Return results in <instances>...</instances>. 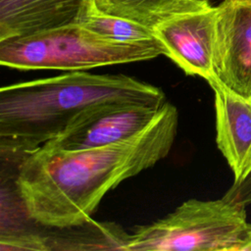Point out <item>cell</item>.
<instances>
[{"instance_id": "cell-1", "label": "cell", "mask_w": 251, "mask_h": 251, "mask_svg": "<svg viewBox=\"0 0 251 251\" xmlns=\"http://www.w3.org/2000/svg\"><path fill=\"white\" fill-rule=\"evenodd\" d=\"M177 124L176 108L165 102L155 121L128 139L80 150L44 144L26 154L15 185L28 218L53 228L89 222L108 191L167 157Z\"/></svg>"}, {"instance_id": "cell-2", "label": "cell", "mask_w": 251, "mask_h": 251, "mask_svg": "<svg viewBox=\"0 0 251 251\" xmlns=\"http://www.w3.org/2000/svg\"><path fill=\"white\" fill-rule=\"evenodd\" d=\"M116 101L160 108L166 95L160 87L126 75L82 71L2 86L1 155L19 164L56 137L84 109Z\"/></svg>"}, {"instance_id": "cell-3", "label": "cell", "mask_w": 251, "mask_h": 251, "mask_svg": "<svg viewBox=\"0 0 251 251\" xmlns=\"http://www.w3.org/2000/svg\"><path fill=\"white\" fill-rule=\"evenodd\" d=\"M160 55H166V49L157 38L119 42L80 24L0 40V64L22 71H83L145 61Z\"/></svg>"}, {"instance_id": "cell-4", "label": "cell", "mask_w": 251, "mask_h": 251, "mask_svg": "<svg viewBox=\"0 0 251 251\" xmlns=\"http://www.w3.org/2000/svg\"><path fill=\"white\" fill-rule=\"evenodd\" d=\"M245 206L224 197L189 199L174 212L127 235L125 251H249Z\"/></svg>"}, {"instance_id": "cell-5", "label": "cell", "mask_w": 251, "mask_h": 251, "mask_svg": "<svg viewBox=\"0 0 251 251\" xmlns=\"http://www.w3.org/2000/svg\"><path fill=\"white\" fill-rule=\"evenodd\" d=\"M161 108L129 102H105L77 114L46 145L65 150L89 149L128 139L151 125Z\"/></svg>"}, {"instance_id": "cell-6", "label": "cell", "mask_w": 251, "mask_h": 251, "mask_svg": "<svg viewBox=\"0 0 251 251\" xmlns=\"http://www.w3.org/2000/svg\"><path fill=\"white\" fill-rule=\"evenodd\" d=\"M217 7L175 16L154 28L155 37L169 57L188 75H199L207 81L215 78Z\"/></svg>"}, {"instance_id": "cell-7", "label": "cell", "mask_w": 251, "mask_h": 251, "mask_svg": "<svg viewBox=\"0 0 251 251\" xmlns=\"http://www.w3.org/2000/svg\"><path fill=\"white\" fill-rule=\"evenodd\" d=\"M215 78L251 97V3L224 0L217 6Z\"/></svg>"}, {"instance_id": "cell-8", "label": "cell", "mask_w": 251, "mask_h": 251, "mask_svg": "<svg viewBox=\"0 0 251 251\" xmlns=\"http://www.w3.org/2000/svg\"><path fill=\"white\" fill-rule=\"evenodd\" d=\"M214 91L216 142L239 181L251 172V101L216 78L208 81Z\"/></svg>"}, {"instance_id": "cell-9", "label": "cell", "mask_w": 251, "mask_h": 251, "mask_svg": "<svg viewBox=\"0 0 251 251\" xmlns=\"http://www.w3.org/2000/svg\"><path fill=\"white\" fill-rule=\"evenodd\" d=\"M93 0H0V40L80 24Z\"/></svg>"}, {"instance_id": "cell-10", "label": "cell", "mask_w": 251, "mask_h": 251, "mask_svg": "<svg viewBox=\"0 0 251 251\" xmlns=\"http://www.w3.org/2000/svg\"><path fill=\"white\" fill-rule=\"evenodd\" d=\"M96 12L154 28L163 22L210 6L208 0H93Z\"/></svg>"}, {"instance_id": "cell-11", "label": "cell", "mask_w": 251, "mask_h": 251, "mask_svg": "<svg viewBox=\"0 0 251 251\" xmlns=\"http://www.w3.org/2000/svg\"><path fill=\"white\" fill-rule=\"evenodd\" d=\"M80 25L103 37L119 42H137L156 38L152 28L95 10Z\"/></svg>"}, {"instance_id": "cell-12", "label": "cell", "mask_w": 251, "mask_h": 251, "mask_svg": "<svg viewBox=\"0 0 251 251\" xmlns=\"http://www.w3.org/2000/svg\"><path fill=\"white\" fill-rule=\"evenodd\" d=\"M225 199L243 206L251 205V172L243 179L233 181L232 185L223 196Z\"/></svg>"}, {"instance_id": "cell-13", "label": "cell", "mask_w": 251, "mask_h": 251, "mask_svg": "<svg viewBox=\"0 0 251 251\" xmlns=\"http://www.w3.org/2000/svg\"><path fill=\"white\" fill-rule=\"evenodd\" d=\"M230 1H239V2H249V3H251V0H230Z\"/></svg>"}, {"instance_id": "cell-14", "label": "cell", "mask_w": 251, "mask_h": 251, "mask_svg": "<svg viewBox=\"0 0 251 251\" xmlns=\"http://www.w3.org/2000/svg\"><path fill=\"white\" fill-rule=\"evenodd\" d=\"M249 251H251V245H250V249H249Z\"/></svg>"}, {"instance_id": "cell-15", "label": "cell", "mask_w": 251, "mask_h": 251, "mask_svg": "<svg viewBox=\"0 0 251 251\" xmlns=\"http://www.w3.org/2000/svg\"><path fill=\"white\" fill-rule=\"evenodd\" d=\"M249 100H250V101H251V97H250V98H249Z\"/></svg>"}]
</instances>
